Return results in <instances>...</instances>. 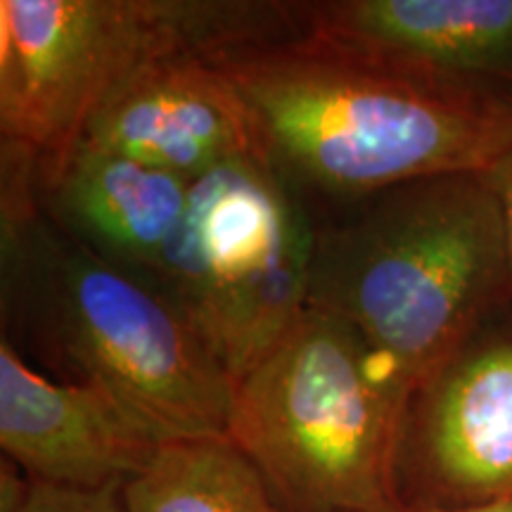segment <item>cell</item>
I'll list each match as a JSON object with an SVG mask.
<instances>
[{
	"label": "cell",
	"mask_w": 512,
	"mask_h": 512,
	"mask_svg": "<svg viewBox=\"0 0 512 512\" xmlns=\"http://www.w3.org/2000/svg\"><path fill=\"white\" fill-rule=\"evenodd\" d=\"M76 145L131 157L190 183L226 159L259 155L228 76L200 55L145 67L100 107Z\"/></svg>",
	"instance_id": "9c48e42d"
},
{
	"label": "cell",
	"mask_w": 512,
	"mask_h": 512,
	"mask_svg": "<svg viewBox=\"0 0 512 512\" xmlns=\"http://www.w3.org/2000/svg\"><path fill=\"white\" fill-rule=\"evenodd\" d=\"M297 41L512 91V0L299 3Z\"/></svg>",
	"instance_id": "30bf717a"
},
{
	"label": "cell",
	"mask_w": 512,
	"mask_h": 512,
	"mask_svg": "<svg viewBox=\"0 0 512 512\" xmlns=\"http://www.w3.org/2000/svg\"><path fill=\"white\" fill-rule=\"evenodd\" d=\"M19 512H126L121 489L76 491L50 484H34Z\"/></svg>",
	"instance_id": "4fadbf2b"
},
{
	"label": "cell",
	"mask_w": 512,
	"mask_h": 512,
	"mask_svg": "<svg viewBox=\"0 0 512 512\" xmlns=\"http://www.w3.org/2000/svg\"><path fill=\"white\" fill-rule=\"evenodd\" d=\"M399 415L366 339L304 306L235 382L228 439L283 512H396Z\"/></svg>",
	"instance_id": "277c9868"
},
{
	"label": "cell",
	"mask_w": 512,
	"mask_h": 512,
	"mask_svg": "<svg viewBox=\"0 0 512 512\" xmlns=\"http://www.w3.org/2000/svg\"><path fill=\"white\" fill-rule=\"evenodd\" d=\"M126 512H283L228 437L178 439L121 486Z\"/></svg>",
	"instance_id": "7c38bea8"
},
{
	"label": "cell",
	"mask_w": 512,
	"mask_h": 512,
	"mask_svg": "<svg viewBox=\"0 0 512 512\" xmlns=\"http://www.w3.org/2000/svg\"><path fill=\"white\" fill-rule=\"evenodd\" d=\"M311 209L261 155L192 181L157 287L235 382L306 306Z\"/></svg>",
	"instance_id": "8992f818"
},
{
	"label": "cell",
	"mask_w": 512,
	"mask_h": 512,
	"mask_svg": "<svg viewBox=\"0 0 512 512\" xmlns=\"http://www.w3.org/2000/svg\"><path fill=\"white\" fill-rule=\"evenodd\" d=\"M259 155L306 204L444 174H486L512 143V91L392 67L311 41L214 60Z\"/></svg>",
	"instance_id": "6da1fadb"
},
{
	"label": "cell",
	"mask_w": 512,
	"mask_h": 512,
	"mask_svg": "<svg viewBox=\"0 0 512 512\" xmlns=\"http://www.w3.org/2000/svg\"><path fill=\"white\" fill-rule=\"evenodd\" d=\"M396 512H512V496L501 498V501H491L484 505H472V508H448V510H396Z\"/></svg>",
	"instance_id": "9a60e30c"
},
{
	"label": "cell",
	"mask_w": 512,
	"mask_h": 512,
	"mask_svg": "<svg viewBox=\"0 0 512 512\" xmlns=\"http://www.w3.org/2000/svg\"><path fill=\"white\" fill-rule=\"evenodd\" d=\"M3 337L164 444L228 437L235 380L200 332L155 283L62 233L38 197L3 202Z\"/></svg>",
	"instance_id": "3957f363"
},
{
	"label": "cell",
	"mask_w": 512,
	"mask_h": 512,
	"mask_svg": "<svg viewBox=\"0 0 512 512\" xmlns=\"http://www.w3.org/2000/svg\"><path fill=\"white\" fill-rule=\"evenodd\" d=\"M292 3L3 0L0 131L38 159L67 155L100 107L166 57H219L292 38Z\"/></svg>",
	"instance_id": "5b68a950"
},
{
	"label": "cell",
	"mask_w": 512,
	"mask_h": 512,
	"mask_svg": "<svg viewBox=\"0 0 512 512\" xmlns=\"http://www.w3.org/2000/svg\"><path fill=\"white\" fill-rule=\"evenodd\" d=\"M494 183V190L501 202L503 228H505V247H508V268H510V292H512V143L503 157L494 164V169L486 171Z\"/></svg>",
	"instance_id": "5bb4252c"
},
{
	"label": "cell",
	"mask_w": 512,
	"mask_h": 512,
	"mask_svg": "<svg viewBox=\"0 0 512 512\" xmlns=\"http://www.w3.org/2000/svg\"><path fill=\"white\" fill-rule=\"evenodd\" d=\"M190 185L157 166L93 147L36 157L43 214L102 259L155 285L185 219Z\"/></svg>",
	"instance_id": "8fae6325"
},
{
	"label": "cell",
	"mask_w": 512,
	"mask_h": 512,
	"mask_svg": "<svg viewBox=\"0 0 512 512\" xmlns=\"http://www.w3.org/2000/svg\"><path fill=\"white\" fill-rule=\"evenodd\" d=\"M313 219L306 306L368 342L396 399L512 297L489 174H444L339 202Z\"/></svg>",
	"instance_id": "7a4b0ae2"
},
{
	"label": "cell",
	"mask_w": 512,
	"mask_h": 512,
	"mask_svg": "<svg viewBox=\"0 0 512 512\" xmlns=\"http://www.w3.org/2000/svg\"><path fill=\"white\" fill-rule=\"evenodd\" d=\"M512 496V297L406 396L394 448L396 510Z\"/></svg>",
	"instance_id": "52a82bcc"
},
{
	"label": "cell",
	"mask_w": 512,
	"mask_h": 512,
	"mask_svg": "<svg viewBox=\"0 0 512 512\" xmlns=\"http://www.w3.org/2000/svg\"><path fill=\"white\" fill-rule=\"evenodd\" d=\"M162 444L110 396L41 375L0 337V446L34 484L121 489Z\"/></svg>",
	"instance_id": "ba28073f"
}]
</instances>
